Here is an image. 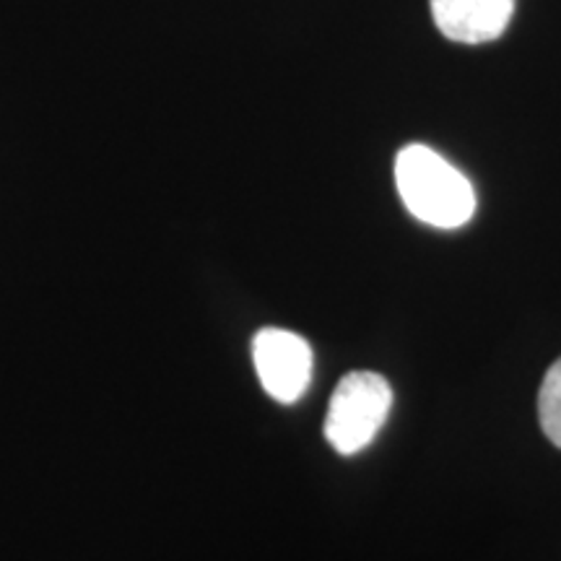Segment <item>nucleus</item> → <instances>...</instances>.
<instances>
[{"mask_svg": "<svg viewBox=\"0 0 561 561\" xmlns=\"http://www.w3.org/2000/svg\"><path fill=\"white\" fill-rule=\"evenodd\" d=\"M538 421L546 437L561 447V359L551 364L538 390Z\"/></svg>", "mask_w": 561, "mask_h": 561, "instance_id": "39448f33", "label": "nucleus"}, {"mask_svg": "<svg viewBox=\"0 0 561 561\" xmlns=\"http://www.w3.org/2000/svg\"><path fill=\"white\" fill-rule=\"evenodd\" d=\"M396 185L409 214L430 227L460 229L476 214L471 180L424 144H409L398 153Z\"/></svg>", "mask_w": 561, "mask_h": 561, "instance_id": "f257e3e1", "label": "nucleus"}, {"mask_svg": "<svg viewBox=\"0 0 561 561\" xmlns=\"http://www.w3.org/2000/svg\"><path fill=\"white\" fill-rule=\"evenodd\" d=\"M252 362L257 380L273 401L291 405L312 382V346L299 333L284 328H263L252 339Z\"/></svg>", "mask_w": 561, "mask_h": 561, "instance_id": "7ed1b4c3", "label": "nucleus"}, {"mask_svg": "<svg viewBox=\"0 0 561 561\" xmlns=\"http://www.w3.org/2000/svg\"><path fill=\"white\" fill-rule=\"evenodd\" d=\"M437 30L462 45L500 39L515 13V0H430Z\"/></svg>", "mask_w": 561, "mask_h": 561, "instance_id": "20e7f679", "label": "nucleus"}, {"mask_svg": "<svg viewBox=\"0 0 561 561\" xmlns=\"http://www.w3.org/2000/svg\"><path fill=\"white\" fill-rule=\"evenodd\" d=\"M392 388L377 371H348L333 390L325 416V439L339 455H356L371 445L388 421Z\"/></svg>", "mask_w": 561, "mask_h": 561, "instance_id": "f03ea898", "label": "nucleus"}]
</instances>
